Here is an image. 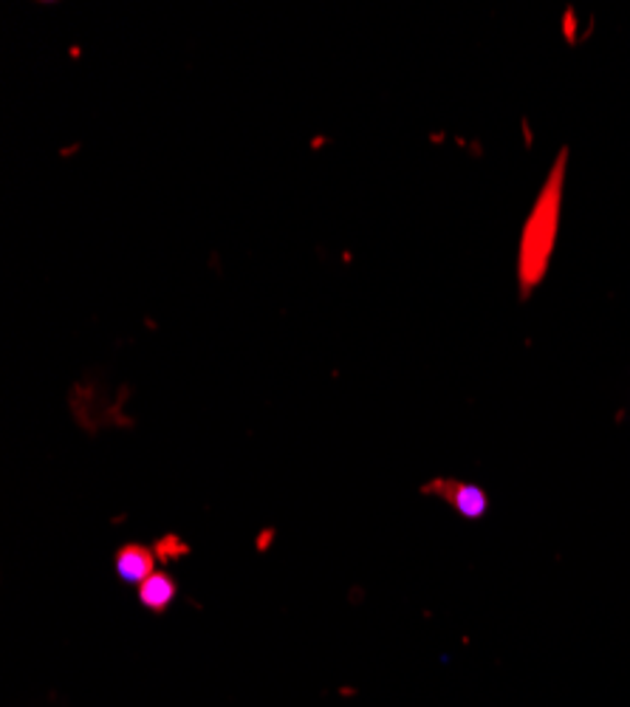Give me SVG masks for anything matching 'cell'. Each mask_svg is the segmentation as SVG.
<instances>
[{
	"label": "cell",
	"mask_w": 630,
	"mask_h": 707,
	"mask_svg": "<svg viewBox=\"0 0 630 707\" xmlns=\"http://www.w3.org/2000/svg\"><path fill=\"white\" fill-rule=\"evenodd\" d=\"M565 173H569V148L557 153L543 187H540L535 204H531L529 218H526L524 229H520V243H517V286H520V297L524 300L543 283L546 272L551 266V258H554L560 218H563Z\"/></svg>",
	"instance_id": "1"
},
{
	"label": "cell",
	"mask_w": 630,
	"mask_h": 707,
	"mask_svg": "<svg viewBox=\"0 0 630 707\" xmlns=\"http://www.w3.org/2000/svg\"><path fill=\"white\" fill-rule=\"evenodd\" d=\"M422 492L427 495H436L444 504L453 506L458 515L463 518L478 521L490 512V495L481 490L478 484H470V481H458V479H433L422 487Z\"/></svg>",
	"instance_id": "2"
},
{
	"label": "cell",
	"mask_w": 630,
	"mask_h": 707,
	"mask_svg": "<svg viewBox=\"0 0 630 707\" xmlns=\"http://www.w3.org/2000/svg\"><path fill=\"white\" fill-rule=\"evenodd\" d=\"M116 574L125 583H145L150 574H156V549L141 544H125L116 552Z\"/></svg>",
	"instance_id": "3"
},
{
	"label": "cell",
	"mask_w": 630,
	"mask_h": 707,
	"mask_svg": "<svg viewBox=\"0 0 630 707\" xmlns=\"http://www.w3.org/2000/svg\"><path fill=\"white\" fill-rule=\"evenodd\" d=\"M175 594H179V583H175V580L164 572L150 574L145 583H139L141 606L150 608V612H156V614L168 612L170 603L175 600Z\"/></svg>",
	"instance_id": "4"
}]
</instances>
